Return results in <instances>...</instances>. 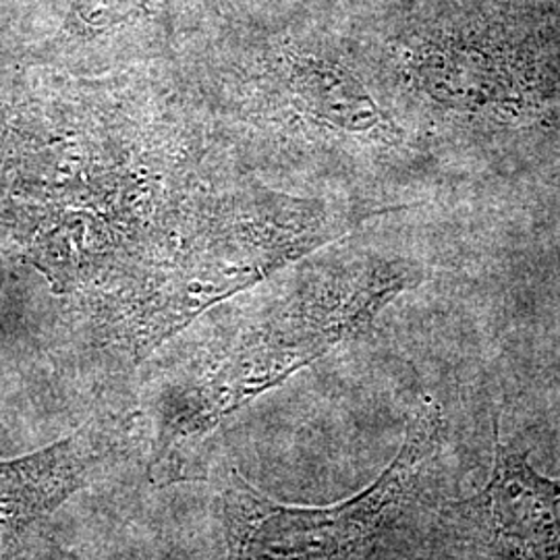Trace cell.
<instances>
[{
	"label": "cell",
	"mask_w": 560,
	"mask_h": 560,
	"mask_svg": "<svg viewBox=\"0 0 560 560\" xmlns=\"http://www.w3.org/2000/svg\"><path fill=\"white\" fill-rule=\"evenodd\" d=\"M413 277L409 268H374L287 301L240 332L198 374L168 386L156 411L152 481L164 486L185 480L191 448L222 421L303 365L361 335L388 301L413 284Z\"/></svg>",
	"instance_id": "obj_1"
},
{
	"label": "cell",
	"mask_w": 560,
	"mask_h": 560,
	"mask_svg": "<svg viewBox=\"0 0 560 560\" xmlns=\"http://www.w3.org/2000/svg\"><path fill=\"white\" fill-rule=\"evenodd\" d=\"M441 407L421 400L397 457L347 501L282 504L231 469L222 483L226 560H355L399 517L442 441Z\"/></svg>",
	"instance_id": "obj_2"
},
{
	"label": "cell",
	"mask_w": 560,
	"mask_h": 560,
	"mask_svg": "<svg viewBox=\"0 0 560 560\" xmlns=\"http://www.w3.org/2000/svg\"><path fill=\"white\" fill-rule=\"evenodd\" d=\"M432 540L436 560H560V481L497 430L490 480L442 504Z\"/></svg>",
	"instance_id": "obj_3"
},
{
	"label": "cell",
	"mask_w": 560,
	"mask_h": 560,
	"mask_svg": "<svg viewBox=\"0 0 560 560\" xmlns=\"http://www.w3.org/2000/svg\"><path fill=\"white\" fill-rule=\"evenodd\" d=\"M129 423L94 418L36 453L0 460V560H9L32 525L90 486L129 444Z\"/></svg>",
	"instance_id": "obj_4"
},
{
	"label": "cell",
	"mask_w": 560,
	"mask_h": 560,
	"mask_svg": "<svg viewBox=\"0 0 560 560\" xmlns=\"http://www.w3.org/2000/svg\"><path fill=\"white\" fill-rule=\"evenodd\" d=\"M150 4L152 0H73L57 38L42 52L60 55L62 50H73L81 44L108 36L127 23L141 20Z\"/></svg>",
	"instance_id": "obj_5"
},
{
	"label": "cell",
	"mask_w": 560,
	"mask_h": 560,
	"mask_svg": "<svg viewBox=\"0 0 560 560\" xmlns=\"http://www.w3.org/2000/svg\"><path fill=\"white\" fill-rule=\"evenodd\" d=\"M20 83L13 71L0 69V222L13 179L18 150H20V119L23 110Z\"/></svg>",
	"instance_id": "obj_6"
}]
</instances>
